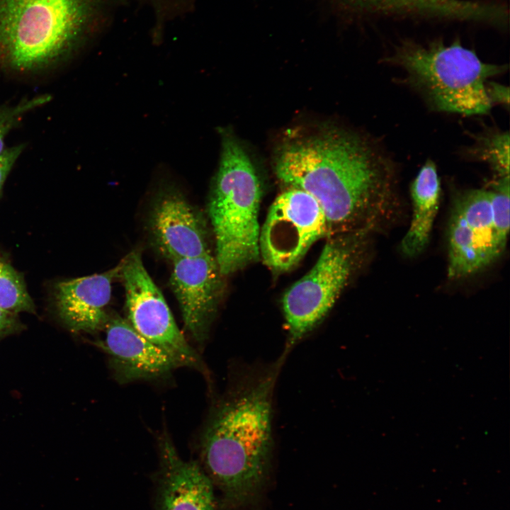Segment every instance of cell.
<instances>
[{"label":"cell","instance_id":"8","mask_svg":"<svg viewBox=\"0 0 510 510\" xmlns=\"http://www.w3.org/2000/svg\"><path fill=\"white\" fill-rule=\"evenodd\" d=\"M329 233L325 214L317 200L301 189L290 187L269 208L260 230L259 255L271 270L286 271Z\"/></svg>","mask_w":510,"mask_h":510},{"label":"cell","instance_id":"10","mask_svg":"<svg viewBox=\"0 0 510 510\" xmlns=\"http://www.w3.org/2000/svg\"><path fill=\"white\" fill-rule=\"evenodd\" d=\"M221 276L210 253L173 261L171 286L185 327L198 343L205 340L216 312Z\"/></svg>","mask_w":510,"mask_h":510},{"label":"cell","instance_id":"14","mask_svg":"<svg viewBox=\"0 0 510 510\" xmlns=\"http://www.w3.org/2000/svg\"><path fill=\"white\" fill-rule=\"evenodd\" d=\"M157 510H215L214 487L200 464L183 460L169 437L159 446Z\"/></svg>","mask_w":510,"mask_h":510},{"label":"cell","instance_id":"11","mask_svg":"<svg viewBox=\"0 0 510 510\" xmlns=\"http://www.w3.org/2000/svg\"><path fill=\"white\" fill-rule=\"evenodd\" d=\"M103 340L96 344L109 356L114 373L123 382L163 376L181 363L140 334L126 319L110 317Z\"/></svg>","mask_w":510,"mask_h":510},{"label":"cell","instance_id":"17","mask_svg":"<svg viewBox=\"0 0 510 510\" xmlns=\"http://www.w3.org/2000/svg\"><path fill=\"white\" fill-rule=\"evenodd\" d=\"M0 308L16 314L21 312H35V305L22 276L1 256Z\"/></svg>","mask_w":510,"mask_h":510},{"label":"cell","instance_id":"15","mask_svg":"<svg viewBox=\"0 0 510 510\" xmlns=\"http://www.w3.org/2000/svg\"><path fill=\"white\" fill-rule=\"evenodd\" d=\"M441 184L435 163L428 159L410 186L412 215L409 227L401 242L402 253L413 257L429 243L441 199Z\"/></svg>","mask_w":510,"mask_h":510},{"label":"cell","instance_id":"21","mask_svg":"<svg viewBox=\"0 0 510 510\" xmlns=\"http://www.w3.org/2000/svg\"><path fill=\"white\" fill-rule=\"evenodd\" d=\"M487 97L492 104H499L509 108V89L494 81H487L485 85Z\"/></svg>","mask_w":510,"mask_h":510},{"label":"cell","instance_id":"9","mask_svg":"<svg viewBox=\"0 0 510 510\" xmlns=\"http://www.w3.org/2000/svg\"><path fill=\"white\" fill-rule=\"evenodd\" d=\"M128 322L142 336L177 359L183 366L200 368V358L178 329L168 305L146 270L139 251L122 259Z\"/></svg>","mask_w":510,"mask_h":510},{"label":"cell","instance_id":"4","mask_svg":"<svg viewBox=\"0 0 510 510\" xmlns=\"http://www.w3.org/2000/svg\"><path fill=\"white\" fill-rule=\"evenodd\" d=\"M387 62L401 67L406 81L431 109L463 115L489 113L487 79L505 72V65L483 62L457 40L446 45L403 42Z\"/></svg>","mask_w":510,"mask_h":510},{"label":"cell","instance_id":"7","mask_svg":"<svg viewBox=\"0 0 510 510\" xmlns=\"http://www.w3.org/2000/svg\"><path fill=\"white\" fill-rule=\"evenodd\" d=\"M507 239L496 225L489 188L458 193L448 222V277L458 280L487 268L504 252Z\"/></svg>","mask_w":510,"mask_h":510},{"label":"cell","instance_id":"12","mask_svg":"<svg viewBox=\"0 0 510 510\" xmlns=\"http://www.w3.org/2000/svg\"><path fill=\"white\" fill-rule=\"evenodd\" d=\"M121 268L122 260L103 273L56 284V312L67 329L75 333H94L103 329L109 318L106 307L111 297L112 283L120 277Z\"/></svg>","mask_w":510,"mask_h":510},{"label":"cell","instance_id":"2","mask_svg":"<svg viewBox=\"0 0 510 510\" xmlns=\"http://www.w3.org/2000/svg\"><path fill=\"white\" fill-rule=\"evenodd\" d=\"M284 357L244 372L205 428L199 464L220 492L225 508L251 500L266 477L273 445V395Z\"/></svg>","mask_w":510,"mask_h":510},{"label":"cell","instance_id":"13","mask_svg":"<svg viewBox=\"0 0 510 510\" xmlns=\"http://www.w3.org/2000/svg\"><path fill=\"white\" fill-rule=\"evenodd\" d=\"M151 229L161 253L172 262L210 253L205 222L181 195H164L154 207Z\"/></svg>","mask_w":510,"mask_h":510},{"label":"cell","instance_id":"20","mask_svg":"<svg viewBox=\"0 0 510 510\" xmlns=\"http://www.w3.org/2000/svg\"><path fill=\"white\" fill-rule=\"evenodd\" d=\"M24 148V144H20L6 148L0 154V196L8 175Z\"/></svg>","mask_w":510,"mask_h":510},{"label":"cell","instance_id":"18","mask_svg":"<svg viewBox=\"0 0 510 510\" xmlns=\"http://www.w3.org/2000/svg\"><path fill=\"white\" fill-rule=\"evenodd\" d=\"M351 5L370 11L428 17L436 10L440 0H345Z\"/></svg>","mask_w":510,"mask_h":510},{"label":"cell","instance_id":"16","mask_svg":"<svg viewBox=\"0 0 510 510\" xmlns=\"http://www.w3.org/2000/svg\"><path fill=\"white\" fill-rule=\"evenodd\" d=\"M469 154L487 163L495 173L496 178L509 176L508 132L490 130L479 135Z\"/></svg>","mask_w":510,"mask_h":510},{"label":"cell","instance_id":"5","mask_svg":"<svg viewBox=\"0 0 510 510\" xmlns=\"http://www.w3.org/2000/svg\"><path fill=\"white\" fill-rule=\"evenodd\" d=\"M259 181L238 142L225 135L219 168L208 204L215 239V260L222 276L259 257Z\"/></svg>","mask_w":510,"mask_h":510},{"label":"cell","instance_id":"1","mask_svg":"<svg viewBox=\"0 0 510 510\" xmlns=\"http://www.w3.org/2000/svg\"><path fill=\"white\" fill-rule=\"evenodd\" d=\"M276 171L317 200L329 233L368 234L391 215L397 200L394 161L380 146L346 132L288 144Z\"/></svg>","mask_w":510,"mask_h":510},{"label":"cell","instance_id":"19","mask_svg":"<svg viewBox=\"0 0 510 510\" xmlns=\"http://www.w3.org/2000/svg\"><path fill=\"white\" fill-rule=\"evenodd\" d=\"M50 100V95L43 94L24 98L12 106L0 105V154L6 149L4 142L8 132L21 123L27 113L44 106Z\"/></svg>","mask_w":510,"mask_h":510},{"label":"cell","instance_id":"22","mask_svg":"<svg viewBox=\"0 0 510 510\" xmlns=\"http://www.w3.org/2000/svg\"><path fill=\"white\" fill-rule=\"evenodd\" d=\"M23 329L21 322L16 314L0 308V341Z\"/></svg>","mask_w":510,"mask_h":510},{"label":"cell","instance_id":"3","mask_svg":"<svg viewBox=\"0 0 510 510\" xmlns=\"http://www.w3.org/2000/svg\"><path fill=\"white\" fill-rule=\"evenodd\" d=\"M98 0H0V68L17 74L67 62L82 42Z\"/></svg>","mask_w":510,"mask_h":510},{"label":"cell","instance_id":"6","mask_svg":"<svg viewBox=\"0 0 510 510\" xmlns=\"http://www.w3.org/2000/svg\"><path fill=\"white\" fill-rule=\"evenodd\" d=\"M366 234H347L329 240L311 270L284 294L282 306L289 348L327 314L346 285Z\"/></svg>","mask_w":510,"mask_h":510}]
</instances>
